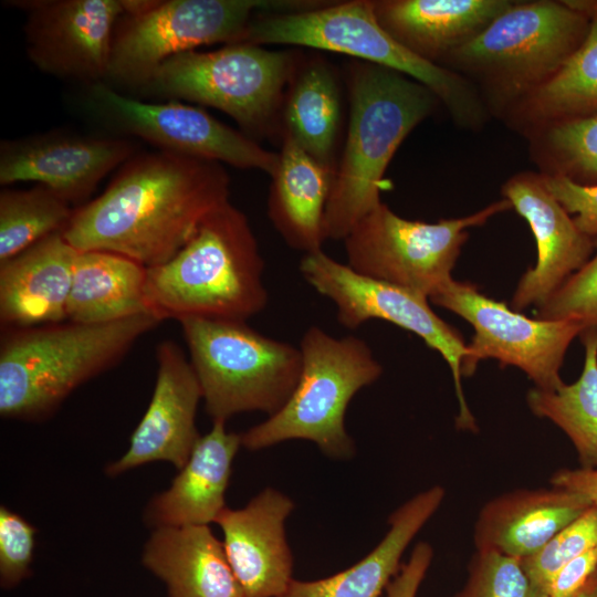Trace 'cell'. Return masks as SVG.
<instances>
[{
    "instance_id": "obj_1",
    "label": "cell",
    "mask_w": 597,
    "mask_h": 597,
    "mask_svg": "<svg viewBox=\"0 0 597 597\" xmlns=\"http://www.w3.org/2000/svg\"><path fill=\"white\" fill-rule=\"evenodd\" d=\"M229 193L221 163L158 149L137 154L103 193L74 209L62 233L77 251H107L158 266L229 201Z\"/></svg>"
},
{
    "instance_id": "obj_2",
    "label": "cell",
    "mask_w": 597,
    "mask_h": 597,
    "mask_svg": "<svg viewBox=\"0 0 597 597\" xmlns=\"http://www.w3.org/2000/svg\"><path fill=\"white\" fill-rule=\"evenodd\" d=\"M347 82L349 123L325 208V240H344L381 202L383 177L396 150L441 104L421 83L364 61L350 63Z\"/></svg>"
},
{
    "instance_id": "obj_3",
    "label": "cell",
    "mask_w": 597,
    "mask_h": 597,
    "mask_svg": "<svg viewBox=\"0 0 597 597\" xmlns=\"http://www.w3.org/2000/svg\"><path fill=\"white\" fill-rule=\"evenodd\" d=\"M263 272L249 220L228 201L202 220L172 259L147 268L148 308L160 321L247 322L268 304Z\"/></svg>"
},
{
    "instance_id": "obj_4",
    "label": "cell",
    "mask_w": 597,
    "mask_h": 597,
    "mask_svg": "<svg viewBox=\"0 0 597 597\" xmlns=\"http://www.w3.org/2000/svg\"><path fill=\"white\" fill-rule=\"evenodd\" d=\"M160 322L143 313L101 324L69 321L6 329L0 345V415L22 420L48 417Z\"/></svg>"
},
{
    "instance_id": "obj_5",
    "label": "cell",
    "mask_w": 597,
    "mask_h": 597,
    "mask_svg": "<svg viewBox=\"0 0 597 597\" xmlns=\"http://www.w3.org/2000/svg\"><path fill=\"white\" fill-rule=\"evenodd\" d=\"M239 43L312 48L394 70L428 87L462 127L482 126L490 113L469 80L419 57L386 32L375 15L374 1L352 0L292 11H260L248 23Z\"/></svg>"
},
{
    "instance_id": "obj_6",
    "label": "cell",
    "mask_w": 597,
    "mask_h": 597,
    "mask_svg": "<svg viewBox=\"0 0 597 597\" xmlns=\"http://www.w3.org/2000/svg\"><path fill=\"white\" fill-rule=\"evenodd\" d=\"M590 18L567 1L514 3L441 66L469 80L503 116L548 81L587 36Z\"/></svg>"
},
{
    "instance_id": "obj_7",
    "label": "cell",
    "mask_w": 597,
    "mask_h": 597,
    "mask_svg": "<svg viewBox=\"0 0 597 597\" xmlns=\"http://www.w3.org/2000/svg\"><path fill=\"white\" fill-rule=\"evenodd\" d=\"M302 370L285 405L241 433V444L262 450L287 440H307L332 459H350L355 442L345 427L353 397L375 383L383 367L368 344L356 336L334 337L310 326L300 343Z\"/></svg>"
},
{
    "instance_id": "obj_8",
    "label": "cell",
    "mask_w": 597,
    "mask_h": 597,
    "mask_svg": "<svg viewBox=\"0 0 597 597\" xmlns=\"http://www.w3.org/2000/svg\"><path fill=\"white\" fill-rule=\"evenodd\" d=\"M179 323L213 421L247 411L270 417L289 400L302 370L300 347L265 336L242 321L184 318Z\"/></svg>"
},
{
    "instance_id": "obj_9",
    "label": "cell",
    "mask_w": 597,
    "mask_h": 597,
    "mask_svg": "<svg viewBox=\"0 0 597 597\" xmlns=\"http://www.w3.org/2000/svg\"><path fill=\"white\" fill-rule=\"evenodd\" d=\"M104 83L143 88L167 59L202 45L239 43L260 11H291L310 1L123 0Z\"/></svg>"
},
{
    "instance_id": "obj_10",
    "label": "cell",
    "mask_w": 597,
    "mask_h": 597,
    "mask_svg": "<svg viewBox=\"0 0 597 597\" xmlns=\"http://www.w3.org/2000/svg\"><path fill=\"white\" fill-rule=\"evenodd\" d=\"M295 70L292 51L233 43L167 59L142 91L218 108L254 139L272 132Z\"/></svg>"
},
{
    "instance_id": "obj_11",
    "label": "cell",
    "mask_w": 597,
    "mask_h": 597,
    "mask_svg": "<svg viewBox=\"0 0 597 597\" xmlns=\"http://www.w3.org/2000/svg\"><path fill=\"white\" fill-rule=\"evenodd\" d=\"M511 208L503 198L472 214L429 223L405 219L380 202L344 239L346 264L360 275L430 298L453 280L469 229Z\"/></svg>"
},
{
    "instance_id": "obj_12",
    "label": "cell",
    "mask_w": 597,
    "mask_h": 597,
    "mask_svg": "<svg viewBox=\"0 0 597 597\" xmlns=\"http://www.w3.org/2000/svg\"><path fill=\"white\" fill-rule=\"evenodd\" d=\"M304 280L336 306L338 323L355 329L369 320H384L418 335L449 365L459 412V430L476 432L478 425L462 390L461 365L467 354L462 335L430 307L428 297L408 289L356 273L322 249L305 253L300 262Z\"/></svg>"
},
{
    "instance_id": "obj_13",
    "label": "cell",
    "mask_w": 597,
    "mask_h": 597,
    "mask_svg": "<svg viewBox=\"0 0 597 597\" xmlns=\"http://www.w3.org/2000/svg\"><path fill=\"white\" fill-rule=\"evenodd\" d=\"M429 300L474 328L462 360V377L472 376L481 360L493 358L501 367L522 369L536 388L555 390L564 384L559 370L568 346L586 329L578 320L528 318L482 294L474 285L454 280Z\"/></svg>"
},
{
    "instance_id": "obj_14",
    "label": "cell",
    "mask_w": 597,
    "mask_h": 597,
    "mask_svg": "<svg viewBox=\"0 0 597 597\" xmlns=\"http://www.w3.org/2000/svg\"><path fill=\"white\" fill-rule=\"evenodd\" d=\"M90 93L92 102L122 132L153 144L158 150L259 169L270 176L276 169L279 153L264 149L199 107L176 100L143 102L104 82L92 84Z\"/></svg>"
},
{
    "instance_id": "obj_15",
    "label": "cell",
    "mask_w": 597,
    "mask_h": 597,
    "mask_svg": "<svg viewBox=\"0 0 597 597\" xmlns=\"http://www.w3.org/2000/svg\"><path fill=\"white\" fill-rule=\"evenodd\" d=\"M25 13L27 54L42 72L92 84L108 74L123 0H11Z\"/></svg>"
},
{
    "instance_id": "obj_16",
    "label": "cell",
    "mask_w": 597,
    "mask_h": 597,
    "mask_svg": "<svg viewBox=\"0 0 597 597\" xmlns=\"http://www.w3.org/2000/svg\"><path fill=\"white\" fill-rule=\"evenodd\" d=\"M125 138L48 132L0 143V184L42 185L67 203L85 201L100 181L134 156Z\"/></svg>"
},
{
    "instance_id": "obj_17",
    "label": "cell",
    "mask_w": 597,
    "mask_h": 597,
    "mask_svg": "<svg viewBox=\"0 0 597 597\" xmlns=\"http://www.w3.org/2000/svg\"><path fill=\"white\" fill-rule=\"evenodd\" d=\"M502 195L527 221L537 248L536 264L520 279L511 307L515 312L540 307L589 261L595 252L594 239L576 227L546 188L542 174L512 176L503 185Z\"/></svg>"
},
{
    "instance_id": "obj_18",
    "label": "cell",
    "mask_w": 597,
    "mask_h": 597,
    "mask_svg": "<svg viewBox=\"0 0 597 597\" xmlns=\"http://www.w3.org/2000/svg\"><path fill=\"white\" fill-rule=\"evenodd\" d=\"M156 358L157 377L148 408L126 452L105 468L108 476L154 461H166L180 470L200 437L196 412L202 391L190 360L171 341L159 343Z\"/></svg>"
},
{
    "instance_id": "obj_19",
    "label": "cell",
    "mask_w": 597,
    "mask_h": 597,
    "mask_svg": "<svg viewBox=\"0 0 597 597\" xmlns=\"http://www.w3.org/2000/svg\"><path fill=\"white\" fill-rule=\"evenodd\" d=\"M293 500L265 488L244 507H226L216 523L223 547L245 597H280L293 580V556L285 521Z\"/></svg>"
},
{
    "instance_id": "obj_20",
    "label": "cell",
    "mask_w": 597,
    "mask_h": 597,
    "mask_svg": "<svg viewBox=\"0 0 597 597\" xmlns=\"http://www.w3.org/2000/svg\"><path fill=\"white\" fill-rule=\"evenodd\" d=\"M78 251L62 231L0 262V322L8 328L62 323Z\"/></svg>"
},
{
    "instance_id": "obj_21",
    "label": "cell",
    "mask_w": 597,
    "mask_h": 597,
    "mask_svg": "<svg viewBox=\"0 0 597 597\" xmlns=\"http://www.w3.org/2000/svg\"><path fill=\"white\" fill-rule=\"evenodd\" d=\"M590 505L584 496L557 486L500 494L488 501L476 516L475 549L516 558L531 556Z\"/></svg>"
},
{
    "instance_id": "obj_22",
    "label": "cell",
    "mask_w": 597,
    "mask_h": 597,
    "mask_svg": "<svg viewBox=\"0 0 597 597\" xmlns=\"http://www.w3.org/2000/svg\"><path fill=\"white\" fill-rule=\"evenodd\" d=\"M240 447L241 433L228 431L226 421L214 420L170 486L147 504L146 524L156 528L216 523L227 507L226 492Z\"/></svg>"
},
{
    "instance_id": "obj_23",
    "label": "cell",
    "mask_w": 597,
    "mask_h": 597,
    "mask_svg": "<svg viewBox=\"0 0 597 597\" xmlns=\"http://www.w3.org/2000/svg\"><path fill=\"white\" fill-rule=\"evenodd\" d=\"M511 0L374 1L379 24L419 57L440 65L452 51L480 34Z\"/></svg>"
},
{
    "instance_id": "obj_24",
    "label": "cell",
    "mask_w": 597,
    "mask_h": 597,
    "mask_svg": "<svg viewBox=\"0 0 597 597\" xmlns=\"http://www.w3.org/2000/svg\"><path fill=\"white\" fill-rule=\"evenodd\" d=\"M142 563L165 584L168 597H245L209 525L154 528Z\"/></svg>"
},
{
    "instance_id": "obj_25",
    "label": "cell",
    "mask_w": 597,
    "mask_h": 597,
    "mask_svg": "<svg viewBox=\"0 0 597 597\" xmlns=\"http://www.w3.org/2000/svg\"><path fill=\"white\" fill-rule=\"evenodd\" d=\"M444 496L441 485L413 495L389 515L387 533L364 558L325 578L293 579L280 597H379L399 572L402 554Z\"/></svg>"
},
{
    "instance_id": "obj_26",
    "label": "cell",
    "mask_w": 597,
    "mask_h": 597,
    "mask_svg": "<svg viewBox=\"0 0 597 597\" xmlns=\"http://www.w3.org/2000/svg\"><path fill=\"white\" fill-rule=\"evenodd\" d=\"M333 177L290 135L282 134L268 214L287 245L304 254L321 250L325 241L323 220Z\"/></svg>"
},
{
    "instance_id": "obj_27",
    "label": "cell",
    "mask_w": 597,
    "mask_h": 597,
    "mask_svg": "<svg viewBox=\"0 0 597 597\" xmlns=\"http://www.w3.org/2000/svg\"><path fill=\"white\" fill-rule=\"evenodd\" d=\"M567 2L590 18L589 30L548 81L503 115L526 136L549 124L597 116V1Z\"/></svg>"
},
{
    "instance_id": "obj_28",
    "label": "cell",
    "mask_w": 597,
    "mask_h": 597,
    "mask_svg": "<svg viewBox=\"0 0 597 597\" xmlns=\"http://www.w3.org/2000/svg\"><path fill=\"white\" fill-rule=\"evenodd\" d=\"M144 265L107 251H78L66 320L101 324L150 313ZM153 314V313H151Z\"/></svg>"
},
{
    "instance_id": "obj_29",
    "label": "cell",
    "mask_w": 597,
    "mask_h": 597,
    "mask_svg": "<svg viewBox=\"0 0 597 597\" xmlns=\"http://www.w3.org/2000/svg\"><path fill=\"white\" fill-rule=\"evenodd\" d=\"M282 108L283 134L335 174L342 109L333 69L317 59L296 67Z\"/></svg>"
},
{
    "instance_id": "obj_30",
    "label": "cell",
    "mask_w": 597,
    "mask_h": 597,
    "mask_svg": "<svg viewBox=\"0 0 597 597\" xmlns=\"http://www.w3.org/2000/svg\"><path fill=\"white\" fill-rule=\"evenodd\" d=\"M585 356L580 376L555 390L530 389L526 401L540 418L556 425L569 438L580 468H597V331L579 335Z\"/></svg>"
},
{
    "instance_id": "obj_31",
    "label": "cell",
    "mask_w": 597,
    "mask_h": 597,
    "mask_svg": "<svg viewBox=\"0 0 597 597\" xmlns=\"http://www.w3.org/2000/svg\"><path fill=\"white\" fill-rule=\"evenodd\" d=\"M71 205L49 188L0 191V262L45 237L63 231L72 218Z\"/></svg>"
},
{
    "instance_id": "obj_32",
    "label": "cell",
    "mask_w": 597,
    "mask_h": 597,
    "mask_svg": "<svg viewBox=\"0 0 597 597\" xmlns=\"http://www.w3.org/2000/svg\"><path fill=\"white\" fill-rule=\"evenodd\" d=\"M527 137L543 174L597 185V116L549 124Z\"/></svg>"
},
{
    "instance_id": "obj_33",
    "label": "cell",
    "mask_w": 597,
    "mask_h": 597,
    "mask_svg": "<svg viewBox=\"0 0 597 597\" xmlns=\"http://www.w3.org/2000/svg\"><path fill=\"white\" fill-rule=\"evenodd\" d=\"M594 547H597V507L590 505L540 551L520 558L537 597H546L551 580L566 563Z\"/></svg>"
},
{
    "instance_id": "obj_34",
    "label": "cell",
    "mask_w": 597,
    "mask_h": 597,
    "mask_svg": "<svg viewBox=\"0 0 597 597\" xmlns=\"http://www.w3.org/2000/svg\"><path fill=\"white\" fill-rule=\"evenodd\" d=\"M467 569L463 586L449 597H537L520 558L475 549Z\"/></svg>"
},
{
    "instance_id": "obj_35",
    "label": "cell",
    "mask_w": 597,
    "mask_h": 597,
    "mask_svg": "<svg viewBox=\"0 0 597 597\" xmlns=\"http://www.w3.org/2000/svg\"><path fill=\"white\" fill-rule=\"evenodd\" d=\"M594 243L589 261L537 307L536 318L578 320L586 329L597 331V238Z\"/></svg>"
},
{
    "instance_id": "obj_36",
    "label": "cell",
    "mask_w": 597,
    "mask_h": 597,
    "mask_svg": "<svg viewBox=\"0 0 597 597\" xmlns=\"http://www.w3.org/2000/svg\"><path fill=\"white\" fill-rule=\"evenodd\" d=\"M35 528L21 515L0 507V586L12 589L31 574Z\"/></svg>"
},
{
    "instance_id": "obj_37",
    "label": "cell",
    "mask_w": 597,
    "mask_h": 597,
    "mask_svg": "<svg viewBox=\"0 0 597 597\" xmlns=\"http://www.w3.org/2000/svg\"><path fill=\"white\" fill-rule=\"evenodd\" d=\"M542 174L549 192L568 214H574L576 227L587 237L597 238V185H582L563 175Z\"/></svg>"
},
{
    "instance_id": "obj_38",
    "label": "cell",
    "mask_w": 597,
    "mask_h": 597,
    "mask_svg": "<svg viewBox=\"0 0 597 597\" xmlns=\"http://www.w3.org/2000/svg\"><path fill=\"white\" fill-rule=\"evenodd\" d=\"M432 558V546L427 542L417 543L409 559L387 585V597H417Z\"/></svg>"
},
{
    "instance_id": "obj_39",
    "label": "cell",
    "mask_w": 597,
    "mask_h": 597,
    "mask_svg": "<svg viewBox=\"0 0 597 597\" xmlns=\"http://www.w3.org/2000/svg\"><path fill=\"white\" fill-rule=\"evenodd\" d=\"M597 572V547L566 563L553 577L546 597H574Z\"/></svg>"
},
{
    "instance_id": "obj_40",
    "label": "cell",
    "mask_w": 597,
    "mask_h": 597,
    "mask_svg": "<svg viewBox=\"0 0 597 597\" xmlns=\"http://www.w3.org/2000/svg\"><path fill=\"white\" fill-rule=\"evenodd\" d=\"M551 485L575 492L597 507V468L561 469L551 476Z\"/></svg>"
},
{
    "instance_id": "obj_41",
    "label": "cell",
    "mask_w": 597,
    "mask_h": 597,
    "mask_svg": "<svg viewBox=\"0 0 597 597\" xmlns=\"http://www.w3.org/2000/svg\"><path fill=\"white\" fill-rule=\"evenodd\" d=\"M574 597H597V572Z\"/></svg>"
}]
</instances>
